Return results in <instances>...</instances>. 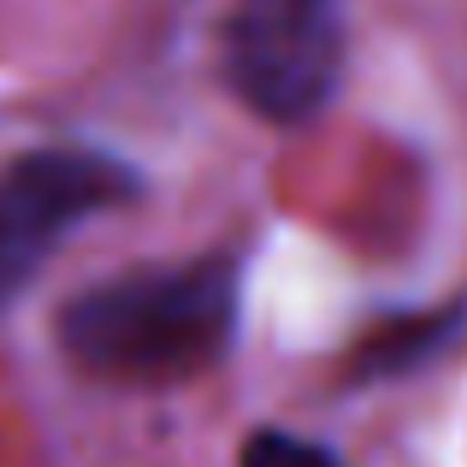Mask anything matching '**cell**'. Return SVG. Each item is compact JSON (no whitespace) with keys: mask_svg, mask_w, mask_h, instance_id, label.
I'll list each match as a JSON object with an SVG mask.
<instances>
[{"mask_svg":"<svg viewBox=\"0 0 467 467\" xmlns=\"http://www.w3.org/2000/svg\"><path fill=\"white\" fill-rule=\"evenodd\" d=\"M237 261L202 254L178 266H142L66 302L59 343L89 379L107 385H190L237 337Z\"/></svg>","mask_w":467,"mask_h":467,"instance_id":"obj_1","label":"cell"},{"mask_svg":"<svg viewBox=\"0 0 467 467\" xmlns=\"http://www.w3.org/2000/svg\"><path fill=\"white\" fill-rule=\"evenodd\" d=\"M137 171L101 149H36L0 171V314H12L83 219L137 202Z\"/></svg>","mask_w":467,"mask_h":467,"instance_id":"obj_2","label":"cell"},{"mask_svg":"<svg viewBox=\"0 0 467 467\" xmlns=\"http://www.w3.org/2000/svg\"><path fill=\"white\" fill-rule=\"evenodd\" d=\"M343 6L337 0H237L225 18V83L249 113L302 125L337 95Z\"/></svg>","mask_w":467,"mask_h":467,"instance_id":"obj_3","label":"cell"},{"mask_svg":"<svg viewBox=\"0 0 467 467\" xmlns=\"http://www.w3.org/2000/svg\"><path fill=\"white\" fill-rule=\"evenodd\" d=\"M450 331H456V314H414L409 326H397V331H385V337L367 343L361 349V373H402V367L426 361Z\"/></svg>","mask_w":467,"mask_h":467,"instance_id":"obj_4","label":"cell"},{"mask_svg":"<svg viewBox=\"0 0 467 467\" xmlns=\"http://www.w3.org/2000/svg\"><path fill=\"white\" fill-rule=\"evenodd\" d=\"M243 467H337V456L308 444V438H296V432H273L266 426V432H254L243 444Z\"/></svg>","mask_w":467,"mask_h":467,"instance_id":"obj_5","label":"cell"}]
</instances>
